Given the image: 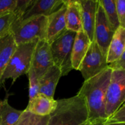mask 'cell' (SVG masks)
<instances>
[{
  "label": "cell",
  "mask_w": 125,
  "mask_h": 125,
  "mask_svg": "<svg viewBox=\"0 0 125 125\" xmlns=\"http://www.w3.org/2000/svg\"><path fill=\"white\" fill-rule=\"evenodd\" d=\"M57 101V107L49 115L47 125H84L88 121L86 104L81 95Z\"/></svg>",
  "instance_id": "7a4b0ae2"
},
{
  "label": "cell",
  "mask_w": 125,
  "mask_h": 125,
  "mask_svg": "<svg viewBox=\"0 0 125 125\" xmlns=\"http://www.w3.org/2000/svg\"><path fill=\"white\" fill-rule=\"evenodd\" d=\"M49 115L45 117H42L39 122L36 123L35 125H47L48 121Z\"/></svg>",
  "instance_id": "f1b7e54d"
},
{
  "label": "cell",
  "mask_w": 125,
  "mask_h": 125,
  "mask_svg": "<svg viewBox=\"0 0 125 125\" xmlns=\"http://www.w3.org/2000/svg\"><path fill=\"white\" fill-rule=\"evenodd\" d=\"M62 76V73L59 68L55 65H53L39 79V94H44L49 97L54 98L56 86Z\"/></svg>",
  "instance_id": "2e32d148"
},
{
  "label": "cell",
  "mask_w": 125,
  "mask_h": 125,
  "mask_svg": "<svg viewBox=\"0 0 125 125\" xmlns=\"http://www.w3.org/2000/svg\"><path fill=\"white\" fill-rule=\"evenodd\" d=\"M28 78H29V101L32 100L34 97L39 94L40 90V84L39 80L37 79L36 76L35 75L34 71L30 68L28 72Z\"/></svg>",
  "instance_id": "7402d4cb"
},
{
  "label": "cell",
  "mask_w": 125,
  "mask_h": 125,
  "mask_svg": "<svg viewBox=\"0 0 125 125\" xmlns=\"http://www.w3.org/2000/svg\"><path fill=\"white\" fill-rule=\"evenodd\" d=\"M64 3L65 0H34L21 18L15 21L24 20L37 16L48 17L61 9Z\"/></svg>",
  "instance_id": "8fae6325"
},
{
  "label": "cell",
  "mask_w": 125,
  "mask_h": 125,
  "mask_svg": "<svg viewBox=\"0 0 125 125\" xmlns=\"http://www.w3.org/2000/svg\"><path fill=\"white\" fill-rule=\"evenodd\" d=\"M91 43L87 35L83 31L76 33L72 52V65L73 70H78L79 65L86 54Z\"/></svg>",
  "instance_id": "9a60e30c"
},
{
  "label": "cell",
  "mask_w": 125,
  "mask_h": 125,
  "mask_svg": "<svg viewBox=\"0 0 125 125\" xmlns=\"http://www.w3.org/2000/svg\"><path fill=\"white\" fill-rule=\"evenodd\" d=\"M23 111L17 110L10 106L8 99L0 101V121L1 125H14L19 120Z\"/></svg>",
  "instance_id": "d6986e66"
},
{
  "label": "cell",
  "mask_w": 125,
  "mask_h": 125,
  "mask_svg": "<svg viewBox=\"0 0 125 125\" xmlns=\"http://www.w3.org/2000/svg\"><path fill=\"white\" fill-rule=\"evenodd\" d=\"M48 17L37 16L24 20L15 21L10 31L17 45L30 42L34 40L46 39Z\"/></svg>",
  "instance_id": "277c9868"
},
{
  "label": "cell",
  "mask_w": 125,
  "mask_h": 125,
  "mask_svg": "<svg viewBox=\"0 0 125 125\" xmlns=\"http://www.w3.org/2000/svg\"><path fill=\"white\" fill-rule=\"evenodd\" d=\"M115 31L109 22L100 1H98L94 29V40L97 43L102 53L106 56Z\"/></svg>",
  "instance_id": "ba28073f"
},
{
  "label": "cell",
  "mask_w": 125,
  "mask_h": 125,
  "mask_svg": "<svg viewBox=\"0 0 125 125\" xmlns=\"http://www.w3.org/2000/svg\"><path fill=\"white\" fill-rule=\"evenodd\" d=\"M53 65L50 44L45 40H39L33 52L31 68L39 80Z\"/></svg>",
  "instance_id": "9c48e42d"
},
{
  "label": "cell",
  "mask_w": 125,
  "mask_h": 125,
  "mask_svg": "<svg viewBox=\"0 0 125 125\" xmlns=\"http://www.w3.org/2000/svg\"><path fill=\"white\" fill-rule=\"evenodd\" d=\"M125 101V70L112 71L106 93L105 114L107 117Z\"/></svg>",
  "instance_id": "8992f818"
},
{
  "label": "cell",
  "mask_w": 125,
  "mask_h": 125,
  "mask_svg": "<svg viewBox=\"0 0 125 125\" xmlns=\"http://www.w3.org/2000/svg\"><path fill=\"white\" fill-rule=\"evenodd\" d=\"M125 52H123L122 56L108 64V68L112 71H123L125 70Z\"/></svg>",
  "instance_id": "83f0119b"
},
{
  "label": "cell",
  "mask_w": 125,
  "mask_h": 125,
  "mask_svg": "<svg viewBox=\"0 0 125 125\" xmlns=\"http://www.w3.org/2000/svg\"><path fill=\"white\" fill-rule=\"evenodd\" d=\"M0 125H1V121H0Z\"/></svg>",
  "instance_id": "1f68e13d"
},
{
  "label": "cell",
  "mask_w": 125,
  "mask_h": 125,
  "mask_svg": "<svg viewBox=\"0 0 125 125\" xmlns=\"http://www.w3.org/2000/svg\"><path fill=\"white\" fill-rule=\"evenodd\" d=\"M108 67L106 56L102 53L95 40L90 43L86 54L79 65L80 71L84 80L95 76Z\"/></svg>",
  "instance_id": "52a82bcc"
},
{
  "label": "cell",
  "mask_w": 125,
  "mask_h": 125,
  "mask_svg": "<svg viewBox=\"0 0 125 125\" xmlns=\"http://www.w3.org/2000/svg\"><path fill=\"white\" fill-rule=\"evenodd\" d=\"M57 106V101L54 98L39 94L29 101L26 111L39 117L48 116L54 112Z\"/></svg>",
  "instance_id": "4fadbf2b"
},
{
  "label": "cell",
  "mask_w": 125,
  "mask_h": 125,
  "mask_svg": "<svg viewBox=\"0 0 125 125\" xmlns=\"http://www.w3.org/2000/svg\"><path fill=\"white\" fill-rule=\"evenodd\" d=\"M17 46L10 31L0 39V78Z\"/></svg>",
  "instance_id": "ac0fdd59"
},
{
  "label": "cell",
  "mask_w": 125,
  "mask_h": 125,
  "mask_svg": "<svg viewBox=\"0 0 125 125\" xmlns=\"http://www.w3.org/2000/svg\"><path fill=\"white\" fill-rule=\"evenodd\" d=\"M109 22L115 31L120 27L115 0H99Z\"/></svg>",
  "instance_id": "ffe728a7"
},
{
  "label": "cell",
  "mask_w": 125,
  "mask_h": 125,
  "mask_svg": "<svg viewBox=\"0 0 125 125\" xmlns=\"http://www.w3.org/2000/svg\"><path fill=\"white\" fill-rule=\"evenodd\" d=\"M125 123V106L123 103L119 108L116 110L111 115L108 116L104 125Z\"/></svg>",
  "instance_id": "603a6c76"
},
{
  "label": "cell",
  "mask_w": 125,
  "mask_h": 125,
  "mask_svg": "<svg viewBox=\"0 0 125 125\" xmlns=\"http://www.w3.org/2000/svg\"><path fill=\"white\" fill-rule=\"evenodd\" d=\"M67 10L65 12L66 28L74 32L83 31L81 7L79 1L65 0Z\"/></svg>",
  "instance_id": "5bb4252c"
},
{
  "label": "cell",
  "mask_w": 125,
  "mask_h": 125,
  "mask_svg": "<svg viewBox=\"0 0 125 125\" xmlns=\"http://www.w3.org/2000/svg\"><path fill=\"white\" fill-rule=\"evenodd\" d=\"M115 2L120 26L125 28V1L115 0Z\"/></svg>",
  "instance_id": "484cf974"
},
{
  "label": "cell",
  "mask_w": 125,
  "mask_h": 125,
  "mask_svg": "<svg viewBox=\"0 0 125 125\" xmlns=\"http://www.w3.org/2000/svg\"><path fill=\"white\" fill-rule=\"evenodd\" d=\"M84 125H92L90 124V122H88V121H87V122L86 123H85V124H84Z\"/></svg>",
  "instance_id": "4dcf8cb0"
},
{
  "label": "cell",
  "mask_w": 125,
  "mask_h": 125,
  "mask_svg": "<svg viewBox=\"0 0 125 125\" xmlns=\"http://www.w3.org/2000/svg\"><path fill=\"white\" fill-rule=\"evenodd\" d=\"M16 18L14 13H8L0 15V39L10 32L11 26Z\"/></svg>",
  "instance_id": "44dd1931"
},
{
  "label": "cell",
  "mask_w": 125,
  "mask_h": 125,
  "mask_svg": "<svg viewBox=\"0 0 125 125\" xmlns=\"http://www.w3.org/2000/svg\"><path fill=\"white\" fill-rule=\"evenodd\" d=\"M104 125H125V123H117V124H108Z\"/></svg>",
  "instance_id": "f546056e"
},
{
  "label": "cell",
  "mask_w": 125,
  "mask_h": 125,
  "mask_svg": "<svg viewBox=\"0 0 125 125\" xmlns=\"http://www.w3.org/2000/svg\"><path fill=\"white\" fill-rule=\"evenodd\" d=\"M34 0H17V5L15 9L14 14L15 15V20L21 18L26 11L31 6Z\"/></svg>",
  "instance_id": "d4e9b609"
},
{
  "label": "cell",
  "mask_w": 125,
  "mask_h": 125,
  "mask_svg": "<svg viewBox=\"0 0 125 125\" xmlns=\"http://www.w3.org/2000/svg\"><path fill=\"white\" fill-rule=\"evenodd\" d=\"M39 40L22 43L17 46L2 76L0 78V87L6 79H12L13 84L19 77L28 73L31 65L33 52Z\"/></svg>",
  "instance_id": "3957f363"
},
{
  "label": "cell",
  "mask_w": 125,
  "mask_h": 125,
  "mask_svg": "<svg viewBox=\"0 0 125 125\" xmlns=\"http://www.w3.org/2000/svg\"><path fill=\"white\" fill-rule=\"evenodd\" d=\"M125 52V28L120 26L115 31L106 54L107 64L119 58Z\"/></svg>",
  "instance_id": "e0dca14e"
},
{
  "label": "cell",
  "mask_w": 125,
  "mask_h": 125,
  "mask_svg": "<svg viewBox=\"0 0 125 125\" xmlns=\"http://www.w3.org/2000/svg\"><path fill=\"white\" fill-rule=\"evenodd\" d=\"M66 1L61 9L48 17L46 40L49 44L61 36L67 30L66 28Z\"/></svg>",
  "instance_id": "30bf717a"
},
{
  "label": "cell",
  "mask_w": 125,
  "mask_h": 125,
  "mask_svg": "<svg viewBox=\"0 0 125 125\" xmlns=\"http://www.w3.org/2000/svg\"><path fill=\"white\" fill-rule=\"evenodd\" d=\"M39 117L24 110L19 120L14 125H35L40 119Z\"/></svg>",
  "instance_id": "cb8c5ba5"
},
{
  "label": "cell",
  "mask_w": 125,
  "mask_h": 125,
  "mask_svg": "<svg viewBox=\"0 0 125 125\" xmlns=\"http://www.w3.org/2000/svg\"><path fill=\"white\" fill-rule=\"evenodd\" d=\"M76 33L67 30L50 44L54 65L57 66L62 76H67L73 70L72 52Z\"/></svg>",
  "instance_id": "5b68a950"
},
{
  "label": "cell",
  "mask_w": 125,
  "mask_h": 125,
  "mask_svg": "<svg viewBox=\"0 0 125 125\" xmlns=\"http://www.w3.org/2000/svg\"><path fill=\"white\" fill-rule=\"evenodd\" d=\"M112 71L107 67L95 76L87 81L78 94L84 98L88 111V122L92 125H103L105 114L106 93Z\"/></svg>",
  "instance_id": "6da1fadb"
},
{
  "label": "cell",
  "mask_w": 125,
  "mask_h": 125,
  "mask_svg": "<svg viewBox=\"0 0 125 125\" xmlns=\"http://www.w3.org/2000/svg\"><path fill=\"white\" fill-rule=\"evenodd\" d=\"M81 7L83 30L91 42L94 40V29L96 21L98 1L79 0Z\"/></svg>",
  "instance_id": "7c38bea8"
},
{
  "label": "cell",
  "mask_w": 125,
  "mask_h": 125,
  "mask_svg": "<svg viewBox=\"0 0 125 125\" xmlns=\"http://www.w3.org/2000/svg\"><path fill=\"white\" fill-rule=\"evenodd\" d=\"M17 5V0H0V15L13 13Z\"/></svg>",
  "instance_id": "4316f807"
}]
</instances>
